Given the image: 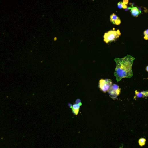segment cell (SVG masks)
Instances as JSON below:
<instances>
[{"label": "cell", "instance_id": "4", "mask_svg": "<svg viewBox=\"0 0 148 148\" xmlns=\"http://www.w3.org/2000/svg\"><path fill=\"white\" fill-rule=\"evenodd\" d=\"M121 88L116 84H112L109 90L107 91L109 96L112 99L115 100L121 93Z\"/></svg>", "mask_w": 148, "mask_h": 148}, {"label": "cell", "instance_id": "12", "mask_svg": "<svg viewBox=\"0 0 148 148\" xmlns=\"http://www.w3.org/2000/svg\"><path fill=\"white\" fill-rule=\"evenodd\" d=\"M123 2L125 5H127L128 4V0H123Z\"/></svg>", "mask_w": 148, "mask_h": 148}, {"label": "cell", "instance_id": "10", "mask_svg": "<svg viewBox=\"0 0 148 148\" xmlns=\"http://www.w3.org/2000/svg\"><path fill=\"white\" fill-rule=\"evenodd\" d=\"M138 143L140 146H143L146 143V139L144 138H141L139 140Z\"/></svg>", "mask_w": 148, "mask_h": 148}, {"label": "cell", "instance_id": "2", "mask_svg": "<svg viewBox=\"0 0 148 148\" xmlns=\"http://www.w3.org/2000/svg\"><path fill=\"white\" fill-rule=\"evenodd\" d=\"M121 35L119 29L117 30H111L105 33L104 36V40L106 44L115 41Z\"/></svg>", "mask_w": 148, "mask_h": 148}, {"label": "cell", "instance_id": "13", "mask_svg": "<svg viewBox=\"0 0 148 148\" xmlns=\"http://www.w3.org/2000/svg\"><path fill=\"white\" fill-rule=\"evenodd\" d=\"M145 69H146V71L148 72V66H146Z\"/></svg>", "mask_w": 148, "mask_h": 148}, {"label": "cell", "instance_id": "14", "mask_svg": "<svg viewBox=\"0 0 148 148\" xmlns=\"http://www.w3.org/2000/svg\"><path fill=\"white\" fill-rule=\"evenodd\" d=\"M120 148H122V147H121Z\"/></svg>", "mask_w": 148, "mask_h": 148}, {"label": "cell", "instance_id": "7", "mask_svg": "<svg viewBox=\"0 0 148 148\" xmlns=\"http://www.w3.org/2000/svg\"><path fill=\"white\" fill-rule=\"evenodd\" d=\"M82 103H79V104H75L73 105L72 106L71 108L72 109L73 113L76 115H77L79 113V109H80V106H82Z\"/></svg>", "mask_w": 148, "mask_h": 148}, {"label": "cell", "instance_id": "8", "mask_svg": "<svg viewBox=\"0 0 148 148\" xmlns=\"http://www.w3.org/2000/svg\"><path fill=\"white\" fill-rule=\"evenodd\" d=\"M130 10H131V13L132 16L136 17H137L139 16V15L141 13V12L139 10L138 8L136 7L130 8Z\"/></svg>", "mask_w": 148, "mask_h": 148}, {"label": "cell", "instance_id": "9", "mask_svg": "<svg viewBox=\"0 0 148 148\" xmlns=\"http://www.w3.org/2000/svg\"><path fill=\"white\" fill-rule=\"evenodd\" d=\"M117 7L119 9H127V6L123 2H119L117 4Z\"/></svg>", "mask_w": 148, "mask_h": 148}, {"label": "cell", "instance_id": "1", "mask_svg": "<svg viewBox=\"0 0 148 148\" xmlns=\"http://www.w3.org/2000/svg\"><path fill=\"white\" fill-rule=\"evenodd\" d=\"M135 60L134 57L130 55H127L121 59H115L116 67L114 75L117 82H120L122 78H130L133 76L132 66Z\"/></svg>", "mask_w": 148, "mask_h": 148}, {"label": "cell", "instance_id": "3", "mask_svg": "<svg viewBox=\"0 0 148 148\" xmlns=\"http://www.w3.org/2000/svg\"><path fill=\"white\" fill-rule=\"evenodd\" d=\"M112 85V80L110 79H100L99 82L98 87L101 91L106 93Z\"/></svg>", "mask_w": 148, "mask_h": 148}, {"label": "cell", "instance_id": "11", "mask_svg": "<svg viewBox=\"0 0 148 148\" xmlns=\"http://www.w3.org/2000/svg\"><path fill=\"white\" fill-rule=\"evenodd\" d=\"M144 39L145 40H148V29H146L144 32Z\"/></svg>", "mask_w": 148, "mask_h": 148}, {"label": "cell", "instance_id": "6", "mask_svg": "<svg viewBox=\"0 0 148 148\" xmlns=\"http://www.w3.org/2000/svg\"><path fill=\"white\" fill-rule=\"evenodd\" d=\"M135 97L134 99L137 97L138 98H147L148 97V91H143L139 92L136 90L135 91Z\"/></svg>", "mask_w": 148, "mask_h": 148}, {"label": "cell", "instance_id": "5", "mask_svg": "<svg viewBox=\"0 0 148 148\" xmlns=\"http://www.w3.org/2000/svg\"><path fill=\"white\" fill-rule=\"evenodd\" d=\"M110 21L115 25H119L121 23V21L119 17L115 13H112L110 16Z\"/></svg>", "mask_w": 148, "mask_h": 148}]
</instances>
